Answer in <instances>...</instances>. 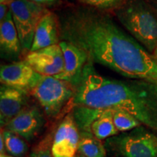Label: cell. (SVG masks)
Instances as JSON below:
<instances>
[{"label": "cell", "instance_id": "cell-21", "mask_svg": "<svg viewBox=\"0 0 157 157\" xmlns=\"http://www.w3.org/2000/svg\"><path fill=\"white\" fill-rule=\"evenodd\" d=\"M31 157H53L52 151L48 148H42L35 151L31 155Z\"/></svg>", "mask_w": 157, "mask_h": 157}, {"label": "cell", "instance_id": "cell-12", "mask_svg": "<svg viewBox=\"0 0 157 157\" xmlns=\"http://www.w3.org/2000/svg\"><path fill=\"white\" fill-rule=\"evenodd\" d=\"M26 93L15 88L2 84L0 87V123L2 127L26 107Z\"/></svg>", "mask_w": 157, "mask_h": 157}, {"label": "cell", "instance_id": "cell-23", "mask_svg": "<svg viewBox=\"0 0 157 157\" xmlns=\"http://www.w3.org/2000/svg\"><path fill=\"white\" fill-rule=\"evenodd\" d=\"M5 151H6L5 140H4L2 132L1 131V135H0V153H1V154H4V153H5Z\"/></svg>", "mask_w": 157, "mask_h": 157}, {"label": "cell", "instance_id": "cell-10", "mask_svg": "<svg viewBox=\"0 0 157 157\" xmlns=\"http://www.w3.org/2000/svg\"><path fill=\"white\" fill-rule=\"evenodd\" d=\"M80 136L73 116L68 115L55 134L51 151L53 157H74L78 151Z\"/></svg>", "mask_w": 157, "mask_h": 157}, {"label": "cell", "instance_id": "cell-27", "mask_svg": "<svg viewBox=\"0 0 157 157\" xmlns=\"http://www.w3.org/2000/svg\"><path fill=\"white\" fill-rule=\"evenodd\" d=\"M152 55H153V56H154V57L155 58V59H156V62H157V48L155 49V50L154 51V52H153Z\"/></svg>", "mask_w": 157, "mask_h": 157}, {"label": "cell", "instance_id": "cell-26", "mask_svg": "<svg viewBox=\"0 0 157 157\" xmlns=\"http://www.w3.org/2000/svg\"><path fill=\"white\" fill-rule=\"evenodd\" d=\"M0 157H15L12 156L10 154H7L6 153H4V154H0Z\"/></svg>", "mask_w": 157, "mask_h": 157}, {"label": "cell", "instance_id": "cell-9", "mask_svg": "<svg viewBox=\"0 0 157 157\" xmlns=\"http://www.w3.org/2000/svg\"><path fill=\"white\" fill-rule=\"evenodd\" d=\"M59 44L63 53L64 69L61 74L55 77L75 87L88 65L87 63L90 61L89 56L82 48L67 41L60 40Z\"/></svg>", "mask_w": 157, "mask_h": 157}, {"label": "cell", "instance_id": "cell-22", "mask_svg": "<svg viewBox=\"0 0 157 157\" xmlns=\"http://www.w3.org/2000/svg\"><path fill=\"white\" fill-rule=\"evenodd\" d=\"M10 11L9 5L1 3L0 5V21H3Z\"/></svg>", "mask_w": 157, "mask_h": 157}, {"label": "cell", "instance_id": "cell-2", "mask_svg": "<svg viewBox=\"0 0 157 157\" xmlns=\"http://www.w3.org/2000/svg\"><path fill=\"white\" fill-rule=\"evenodd\" d=\"M88 64L74 87V105L123 110L143 126L157 132V84L138 78H111Z\"/></svg>", "mask_w": 157, "mask_h": 157}, {"label": "cell", "instance_id": "cell-8", "mask_svg": "<svg viewBox=\"0 0 157 157\" xmlns=\"http://www.w3.org/2000/svg\"><path fill=\"white\" fill-rule=\"evenodd\" d=\"M25 61L42 76H56L63 71L64 58L59 44L36 51H30Z\"/></svg>", "mask_w": 157, "mask_h": 157}, {"label": "cell", "instance_id": "cell-13", "mask_svg": "<svg viewBox=\"0 0 157 157\" xmlns=\"http://www.w3.org/2000/svg\"><path fill=\"white\" fill-rule=\"evenodd\" d=\"M60 39L59 18L55 13L48 10L37 25L30 51H36L59 44Z\"/></svg>", "mask_w": 157, "mask_h": 157}, {"label": "cell", "instance_id": "cell-25", "mask_svg": "<svg viewBox=\"0 0 157 157\" xmlns=\"http://www.w3.org/2000/svg\"><path fill=\"white\" fill-rule=\"evenodd\" d=\"M31 1L34 2H36V3L41 4V5H42V4H45V3L54 2L57 1V0H31Z\"/></svg>", "mask_w": 157, "mask_h": 157}, {"label": "cell", "instance_id": "cell-20", "mask_svg": "<svg viewBox=\"0 0 157 157\" xmlns=\"http://www.w3.org/2000/svg\"><path fill=\"white\" fill-rule=\"evenodd\" d=\"M124 0H82V2L97 9L117 8Z\"/></svg>", "mask_w": 157, "mask_h": 157}, {"label": "cell", "instance_id": "cell-4", "mask_svg": "<svg viewBox=\"0 0 157 157\" xmlns=\"http://www.w3.org/2000/svg\"><path fill=\"white\" fill-rule=\"evenodd\" d=\"M105 148L122 157H157V132L141 125L108 138Z\"/></svg>", "mask_w": 157, "mask_h": 157}, {"label": "cell", "instance_id": "cell-19", "mask_svg": "<svg viewBox=\"0 0 157 157\" xmlns=\"http://www.w3.org/2000/svg\"><path fill=\"white\" fill-rule=\"evenodd\" d=\"M113 122L119 132H125L141 126L136 118L123 110H113Z\"/></svg>", "mask_w": 157, "mask_h": 157}, {"label": "cell", "instance_id": "cell-16", "mask_svg": "<svg viewBox=\"0 0 157 157\" xmlns=\"http://www.w3.org/2000/svg\"><path fill=\"white\" fill-rule=\"evenodd\" d=\"M104 109L85 106L74 105L73 117L78 130L83 134H92L91 127L95 119L103 113Z\"/></svg>", "mask_w": 157, "mask_h": 157}, {"label": "cell", "instance_id": "cell-6", "mask_svg": "<svg viewBox=\"0 0 157 157\" xmlns=\"http://www.w3.org/2000/svg\"><path fill=\"white\" fill-rule=\"evenodd\" d=\"M9 6L22 50L30 52L37 25L48 10L31 0H10Z\"/></svg>", "mask_w": 157, "mask_h": 157}, {"label": "cell", "instance_id": "cell-5", "mask_svg": "<svg viewBox=\"0 0 157 157\" xmlns=\"http://www.w3.org/2000/svg\"><path fill=\"white\" fill-rule=\"evenodd\" d=\"M31 93L49 117H55L74 95L68 82L55 76H42Z\"/></svg>", "mask_w": 157, "mask_h": 157}, {"label": "cell", "instance_id": "cell-11", "mask_svg": "<svg viewBox=\"0 0 157 157\" xmlns=\"http://www.w3.org/2000/svg\"><path fill=\"white\" fill-rule=\"evenodd\" d=\"M44 119L36 106L25 107L5 126V129L15 133L27 141H31L42 130Z\"/></svg>", "mask_w": 157, "mask_h": 157}, {"label": "cell", "instance_id": "cell-24", "mask_svg": "<svg viewBox=\"0 0 157 157\" xmlns=\"http://www.w3.org/2000/svg\"><path fill=\"white\" fill-rule=\"evenodd\" d=\"M157 14V0H145Z\"/></svg>", "mask_w": 157, "mask_h": 157}, {"label": "cell", "instance_id": "cell-14", "mask_svg": "<svg viewBox=\"0 0 157 157\" xmlns=\"http://www.w3.org/2000/svg\"><path fill=\"white\" fill-rule=\"evenodd\" d=\"M0 47L2 56L12 58H18L22 50L11 10L3 21H0Z\"/></svg>", "mask_w": 157, "mask_h": 157}, {"label": "cell", "instance_id": "cell-3", "mask_svg": "<svg viewBox=\"0 0 157 157\" xmlns=\"http://www.w3.org/2000/svg\"><path fill=\"white\" fill-rule=\"evenodd\" d=\"M124 29L151 53L157 48V14L145 0H124L115 9Z\"/></svg>", "mask_w": 157, "mask_h": 157}, {"label": "cell", "instance_id": "cell-1", "mask_svg": "<svg viewBox=\"0 0 157 157\" xmlns=\"http://www.w3.org/2000/svg\"><path fill=\"white\" fill-rule=\"evenodd\" d=\"M60 39L84 50L90 60L127 78L157 84L154 56L121 29L112 17L92 7L68 10L59 18Z\"/></svg>", "mask_w": 157, "mask_h": 157}, {"label": "cell", "instance_id": "cell-28", "mask_svg": "<svg viewBox=\"0 0 157 157\" xmlns=\"http://www.w3.org/2000/svg\"><path fill=\"white\" fill-rule=\"evenodd\" d=\"M76 157H85V156H82V155H79V156H77Z\"/></svg>", "mask_w": 157, "mask_h": 157}, {"label": "cell", "instance_id": "cell-18", "mask_svg": "<svg viewBox=\"0 0 157 157\" xmlns=\"http://www.w3.org/2000/svg\"><path fill=\"white\" fill-rule=\"evenodd\" d=\"M5 140V150L12 156L15 157H23L28 151V145L21 137L11 131L4 129L2 131Z\"/></svg>", "mask_w": 157, "mask_h": 157}, {"label": "cell", "instance_id": "cell-15", "mask_svg": "<svg viewBox=\"0 0 157 157\" xmlns=\"http://www.w3.org/2000/svg\"><path fill=\"white\" fill-rule=\"evenodd\" d=\"M91 132L101 140L119 135V132L113 122V110H103V113L92 124Z\"/></svg>", "mask_w": 157, "mask_h": 157}, {"label": "cell", "instance_id": "cell-29", "mask_svg": "<svg viewBox=\"0 0 157 157\" xmlns=\"http://www.w3.org/2000/svg\"><path fill=\"white\" fill-rule=\"evenodd\" d=\"M79 1H80V2H82V0H79Z\"/></svg>", "mask_w": 157, "mask_h": 157}, {"label": "cell", "instance_id": "cell-17", "mask_svg": "<svg viewBox=\"0 0 157 157\" xmlns=\"http://www.w3.org/2000/svg\"><path fill=\"white\" fill-rule=\"evenodd\" d=\"M78 152L85 157H105L106 148L93 134H83L80 137Z\"/></svg>", "mask_w": 157, "mask_h": 157}, {"label": "cell", "instance_id": "cell-7", "mask_svg": "<svg viewBox=\"0 0 157 157\" xmlns=\"http://www.w3.org/2000/svg\"><path fill=\"white\" fill-rule=\"evenodd\" d=\"M42 76L25 61L2 65L0 68L2 84L22 90L26 93H31Z\"/></svg>", "mask_w": 157, "mask_h": 157}]
</instances>
